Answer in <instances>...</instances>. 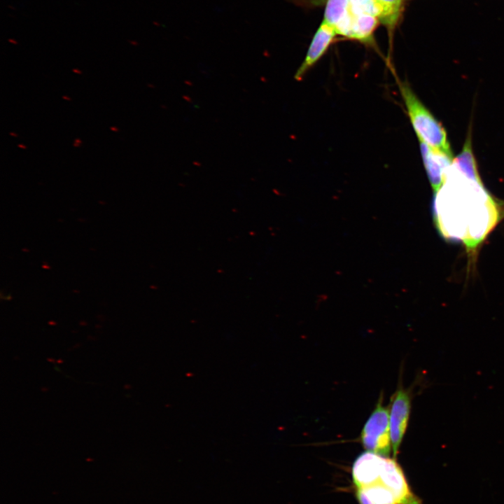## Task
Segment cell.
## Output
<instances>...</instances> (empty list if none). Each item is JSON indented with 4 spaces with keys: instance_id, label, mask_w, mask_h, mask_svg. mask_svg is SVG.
Masks as SVG:
<instances>
[{
    "instance_id": "cell-1",
    "label": "cell",
    "mask_w": 504,
    "mask_h": 504,
    "mask_svg": "<svg viewBox=\"0 0 504 504\" xmlns=\"http://www.w3.org/2000/svg\"><path fill=\"white\" fill-rule=\"evenodd\" d=\"M434 202L437 227L449 239L463 242L470 255L504 216V207L484 188L472 181L466 190H438Z\"/></svg>"
},
{
    "instance_id": "cell-2",
    "label": "cell",
    "mask_w": 504,
    "mask_h": 504,
    "mask_svg": "<svg viewBox=\"0 0 504 504\" xmlns=\"http://www.w3.org/2000/svg\"><path fill=\"white\" fill-rule=\"evenodd\" d=\"M352 478L359 504H422L396 459L364 452L353 464Z\"/></svg>"
},
{
    "instance_id": "cell-3",
    "label": "cell",
    "mask_w": 504,
    "mask_h": 504,
    "mask_svg": "<svg viewBox=\"0 0 504 504\" xmlns=\"http://www.w3.org/2000/svg\"><path fill=\"white\" fill-rule=\"evenodd\" d=\"M398 89L419 141L454 160L447 132L406 81L398 79Z\"/></svg>"
},
{
    "instance_id": "cell-4",
    "label": "cell",
    "mask_w": 504,
    "mask_h": 504,
    "mask_svg": "<svg viewBox=\"0 0 504 504\" xmlns=\"http://www.w3.org/2000/svg\"><path fill=\"white\" fill-rule=\"evenodd\" d=\"M360 442L368 451L384 456H388L391 452L389 411L383 406L382 396L364 425Z\"/></svg>"
},
{
    "instance_id": "cell-5",
    "label": "cell",
    "mask_w": 504,
    "mask_h": 504,
    "mask_svg": "<svg viewBox=\"0 0 504 504\" xmlns=\"http://www.w3.org/2000/svg\"><path fill=\"white\" fill-rule=\"evenodd\" d=\"M391 400L389 413L390 434L393 454L396 458L409 421L411 392L409 389L400 387Z\"/></svg>"
},
{
    "instance_id": "cell-6",
    "label": "cell",
    "mask_w": 504,
    "mask_h": 504,
    "mask_svg": "<svg viewBox=\"0 0 504 504\" xmlns=\"http://www.w3.org/2000/svg\"><path fill=\"white\" fill-rule=\"evenodd\" d=\"M337 34L334 29L323 21L314 35L307 54L295 74V79L300 80L324 55Z\"/></svg>"
},
{
    "instance_id": "cell-7",
    "label": "cell",
    "mask_w": 504,
    "mask_h": 504,
    "mask_svg": "<svg viewBox=\"0 0 504 504\" xmlns=\"http://www.w3.org/2000/svg\"><path fill=\"white\" fill-rule=\"evenodd\" d=\"M419 147L423 164L435 193L444 185L447 177V170L454 160L421 141H419Z\"/></svg>"
},
{
    "instance_id": "cell-8",
    "label": "cell",
    "mask_w": 504,
    "mask_h": 504,
    "mask_svg": "<svg viewBox=\"0 0 504 504\" xmlns=\"http://www.w3.org/2000/svg\"><path fill=\"white\" fill-rule=\"evenodd\" d=\"M351 19L350 0H327L323 21L334 29L337 35L347 37Z\"/></svg>"
},
{
    "instance_id": "cell-9",
    "label": "cell",
    "mask_w": 504,
    "mask_h": 504,
    "mask_svg": "<svg viewBox=\"0 0 504 504\" xmlns=\"http://www.w3.org/2000/svg\"><path fill=\"white\" fill-rule=\"evenodd\" d=\"M379 21L377 17L358 10L352 6L351 24L346 38L365 44H373V34Z\"/></svg>"
},
{
    "instance_id": "cell-10",
    "label": "cell",
    "mask_w": 504,
    "mask_h": 504,
    "mask_svg": "<svg viewBox=\"0 0 504 504\" xmlns=\"http://www.w3.org/2000/svg\"><path fill=\"white\" fill-rule=\"evenodd\" d=\"M380 10L379 21L386 27L388 34L393 33L404 11L405 0H374Z\"/></svg>"
},
{
    "instance_id": "cell-11",
    "label": "cell",
    "mask_w": 504,
    "mask_h": 504,
    "mask_svg": "<svg viewBox=\"0 0 504 504\" xmlns=\"http://www.w3.org/2000/svg\"><path fill=\"white\" fill-rule=\"evenodd\" d=\"M353 7L377 17L379 20L381 10L374 0H350Z\"/></svg>"
},
{
    "instance_id": "cell-12",
    "label": "cell",
    "mask_w": 504,
    "mask_h": 504,
    "mask_svg": "<svg viewBox=\"0 0 504 504\" xmlns=\"http://www.w3.org/2000/svg\"><path fill=\"white\" fill-rule=\"evenodd\" d=\"M81 141L80 139H76L74 141V146L78 147L80 145Z\"/></svg>"
},
{
    "instance_id": "cell-13",
    "label": "cell",
    "mask_w": 504,
    "mask_h": 504,
    "mask_svg": "<svg viewBox=\"0 0 504 504\" xmlns=\"http://www.w3.org/2000/svg\"><path fill=\"white\" fill-rule=\"evenodd\" d=\"M18 147L22 148H26L24 146H23V145H22V144H19V145H18Z\"/></svg>"
},
{
    "instance_id": "cell-14",
    "label": "cell",
    "mask_w": 504,
    "mask_h": 504,
    "mask_svg": "<svg viewBox=\"0 0 504 504\" xmlns=\"http://www.w3.org/2000/svg\"><path fill=\"white\" fill-rule=\"evenodd\" d=\"M111 129L113 131H116V132L118 131V129L115 127H111Z\"/></svg>"
},
{
    "instance_id": "cell-15",
    "label": "cell",
    "mask_w": 504,
    "mask_h": 504,
    "mask_svg": "<svg viewBox=\"0 0 504 504\" xmlns=\"http://www.w3.org/2000/svg\"><path fill=\"white\" fill-rule=\"evenodd\" d=\"M63 99H67V100H70V99H69V97H63Z\"/></svg>"
},
{
    "instance_id": "cell-16",
    "label": "cell",
    "mask_w": 504,
    "mask_h": 504,
    "mask_svg": "<svg viewBox=\"0 0 504 504\" xmlns=\"http://www.w3.org/2000/svg\"><path fill=\"white\" fill-rule=\"evenodd\" d=\"M74 71L78 72V74H80V71H77V70H75V69H74Z\"/></svg>"
},
{
    "instance_id": "cell-17",
    "label": "cell",
    "mask_w": 504,
    "mask_h": 504,
    "mask_svg": "<svg viewBox=\"0 0 504 504\" xmlns=\"http://www.w3.org/2000/svg\"><path fill=\"white\" fill-rule=\"evenodd\" d=\"M10 134L13 135V136H17L16 134H13V133H10Z\"/></svg>"
}]
</instances>
